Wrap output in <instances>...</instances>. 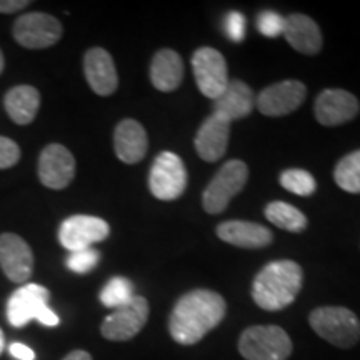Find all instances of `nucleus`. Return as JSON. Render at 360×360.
I'll use <instances>...</instances> for the list:
<instances>
[{"instance_id":"aec40b11","label":"nucleus","mask_w":360,"mask_h":360,"mask_svg":"<svg viewBox=\"0 0 360 360\" xmlns=\"http://www.w3.org/2000/svg\"><path fill=\"white\" fill-rule=\"evenodd\" d=\"M283 37L292 45V49L305 56H315L321 52L323 39L319 25L304 13H292L285 19Z\"/></svg>"},{"instance_id":"f8f14e48","label":"nucleus","mask_w":360,"mask_h":360,"mask_svg":"<svg viewBox=\"0 0 360 360\" xmlns=\"http://www.w3.org/2000/svg\"><path fill=\"white\" fill-rule=\"evenodd\" d=\"M307 96V87L299 80H282L265 87L259 97L255 98V105L260 114L267 117L289 115L302 105Z\"/></svg>"},{"instance_id":"b1692460","label":"nucleus","mask_w":360,"mask_h":360,"mask_svg":"<svg viewBox=\"0 0 360 360\" xmlns=\"http://www.w3.org/2000/svg\"><path fill=\"white\" fill-rule=\"evenodd\" d=\"M265 217L287 232H302L307 227V217L299 209L285 202H272L265 207Z\"/></svg>"},{"instance_id":"9d476101","label":"nucleus","mask_w":360,"mask_h":360,"mask_svg":"<svg viewBox=\"0 0 360 360\" xmlns=\"http://www.w3.org/2000/svg\"><path fill=\"white\" fill-rule=\"evenodd\" d=\"M13 37L22 47L47 49L62 37V25L56 17L42 12H30L17 19Z\"/></svg>"},{"instance_id":"c756f323","label":"nucleus","mask_w":360,"mask_h":360,"mask_svg":"<svg viewBox=\"0 0 360 360\" xmlns=\"http://www.w3.org/2000/svg\"><path fill=\"white\" fill-rule=\"evenodd\" d=\"M245 27H247V20L245 15L240 12H229L225 15L224 20V29L227 37L232 40V42H242L245 39Z\"/></svg>"},{"instance_id":"c9c22d12","label":"nucleus","mask_w":360,"mask_h":360,"mask_svg":"<svg viewBox=\"0 0 360 360\" xmlns=\"http://www.w3.org/2000/svg\"><path fill=\"white\" fill-rule=\"evenodd\" d=\"M2 70H4V53L0 51V74H2Z\"/></svg>"},{"instance_id":"2eb2a0df","label":"nucleus","mask_w":360,"mask_h":360,"mask_svg":"<svg viewBox=\"0 0 360 360\" xmlns=\"http://www.w3.org/2000/svg\"><path fill=\"white\" fill-rule=\"evenodd\" d=\"M0 267L15 283H24L32 276L34 254L17 233L7 232L0 236Z\"/></svg>"},{"instance_id":"f257e3e1","label":"nucleus","mask_w":360,"mask_h":360,"mask_svg":"<svg viewBox=\"0 0 360 360\" xmlns=\"http://www.w3.org/2000/svg\"><path fill=\"white\" fill-rule=\"evenodd\" d=\"M227 312L224 297L214 290L197 289L182 295L174 305L169 330L177 344L193 345L222 322Z\"/></svg>"},{"instance_id":"72a5a7b5","label":"nucleus","mask_w":360,"mask_h":360,"mask_svg":"<svg viewBox=\"0 0 360 360\" xmlns=\"http://www.w3.org/2000/svg\"><path fill=\"white\" fill-rule=\"evenodd\" d=\"M64 360H92V355L85 350H74V352L65 355Z\"/></svg>"},{"instance_id":"a878e982","label":"nucleus","mask_w":360,"mask_h":360,"mask_svg":"<svg viewBox=\"0 0 360 360\" xmlns=\"http://www.w3.org/2000/svg\"><path fill=\"white\" fill-rule=\"evenodd\" d=\"M134 285L129 278L114 277L101 292V302L109 309H119L134 299Z\"/></svg>"},{"instance_id":"2f4dec72","label":"nucleus","mask_w":360,"mask_h":360,"mask_svg":"<svg viewBox=\"0 0 360 360\" xmlns=\"http://www.w3.org/2000/svg\"><path fill=\"white\" fill-rule=\"evenodd\" d=\"M8 352L13 359L17 360H35V352L30 347H27V345L20 344V342H12L11 345H8Z\"/></svg>"},{"instance_id":"473e14b6","label":"nucleus","mask_w":360,"mask_h":360,"mask_svg":"<svg viewBox=\"0 0 360 360\" xmlns=\"http://www.w3.org/2000/svg\"><path fill=\"white\" fill-rule=\"evenodd\" d=\"M30 2L27 0H0V12L2 13H13L19 12L22 8L29 6Z\"/></svg>"},{"instance_id":"9b49d317","label":"nucleus","mask_w":360,"mask_h":360,"mask_svg":"<svg viewBox=\"0 0 360 360\" xmlns=\"http://www.w3.org/2000/svg\"><path fill=\"white\" fill-rule=\"evenodd\" d=\"M110 227L105 220L94 215H74L65 219L58 229V240L67 250L77 252L105 240Z\"/></svg>"},{"instance_id":"393cba45","label":"nucleus","mask_w":360,"mask_h":360,"mask_svg":"<svg viewBox=\"0 0 360 360\" xmlns=\"http://www.w3.org/2000/svg\"><path fill=\"white\" fill-rule=\"evenodd\" d=\"M334 180L342 191L360 193V150L342 157L339 164L335 165Z\"/></svg>"},{"instance_id":"6e6552de","label":"nucleus","mask_w":360,"mask_h":360,"mask_svg":"<svg viewBox=\"0 0 360 360\" xmlns=\"http://www.w3.org/2000/svg\"><path fill=\"white\" fill-rule=\"evenodd\" d=\"M192 69L197 87L205 97L215 101L224 92L229 79L227 62L222 53L212 47H200L192 57Z\"/></svg>"},{"instance_id":"f03ea898","label":"nucleus","mask_w":360,"mask_h":360,"mask_svg":"<svg viewBox=\"0 0 360 360\" xmlns=\"http://www.w3.org/2000/svg\"><path fill=\"white\" fill-rule=\"evenodd\" d=\"M302 267L294 260L270 262L255 276L252 283V299L260 309L282 310L294 302L302 289Z\"/></svg>"},{"instance_id":"1a4fd4ad","label":"nucleus","mask_w":360,"mask_h":360,"mask_svg":"<svg viewBox=\"0 0 360 360\" xmlns=\"http://www.w3.org/2000/svg\"><path fill=\"white\" fill-rule=\"evenodd\" d=\"M148 319V302L143 297L135 295L129 304L115 309L102 322L101 332L107 340L125 342L142 330Z\"/></svg>"},{"instance_id":"cd10ccee","label":"nucleus","mask_w":360,"mask_h":360,"mask_svg":"<svg viewBox=\"0 0 360 360\" xmlns=\"http://www.w3.org/2000/svg\"><path fill=\"white\" fill-rule=\"evenodd\" d=\"M101 259V254L96 249H84L77 252H70L69 259H67V267L75 274H87L92 269H96Z\"/></svg>"},{"instance_id":"7c9ffc66","label":"nucleus","mask_w":360,"mask_h":360,"mask_svg":"<svg viewBox=\"0 0 360 360\" xmlns=\"http://www.w3.org/2000/svg\"><path fill=\"white\" fill-rule=\"evenodd\" d=\"M20 159V148L12 139L0 135V169L13 167Z\"/></svg>"},{"instance_id":"ddd939ff","label":"nucleus","mask_w":360,"mask_h":360,"mask_svg":"<svg viewBox=\"0 0 360 360\" xmlns=\"http://www.w3.org/2000/svg\"><path fill=\"white\" fill-rule=\"evenodd\" d=\"M359 112V98L344 89H326L315 98V117L326 127L347 124Z\"/></svg>"},{"instance_id":"4be33fe9","label":"nucleus","mask_w":360,"mask_h":360,"mask_svg":"<svg viewBox=\"0 0 360 360\" xmlns=\"http://www.w3.org/2000/svg\"><path fill=\"white\" fill-rule=\"evenodd\" d=\"M184 62L172 49H162L152 58L150 80L160 92H174L182 84Z\"/></svg>"},{"instance_id":"c85d7f7f","label":"nucleus","mask_w":360,"mask_h":360,"mask_svg":"<svg viewBox=\"0 0 360 360\" xmlns=\"http://www.w3.org/2000/svg\"><path fill=\"white\" fill-rule=\"evenodd\" d=\"M257 29L264 37L276 39L278 35H283V29H285V19L281 13L274 11H264L259 13L257 17Z\"/></svg>"},{"instance_id":"4468645a","label":"nucleus","mask_w":360,"mask_h":360,"mask_svg":"<svg viewBox=\"0 0 360 360\" xmlns=\"http://www.w3.org/2000/svg\"><path fill=\"white\" fill-rule=\"evenodd\" d=\"M75 159L60 143H51L39 157V179L45 187L60 191L74 180Z\"/></svg>"},{"instance_id":"bb28decb","label":"nucleus","mask_w":360,"mask_h":360,"mask_svg":"<svg viewBox=\"0 0 360 360\" xmlns=\"http://www.w3.org/2000/svg\"><path fill=\"white\" fill-rule=\"evenodd\" d=\"M281 186L297 195H312L317 188L314 175L302 169H289L281 175Z\"/></svg>"},{"instance_id":"39448f33","label":"nucleus","mask_w":360,"mask_h":360,"mask_svg":"<svg viewBox=\"0 0 360 360\" xmlns=\"http://www.w3.org/2000/svg\"><path fill=\"white\" fill-rule=\"evenodd\" d=\"M238 352L247 360H287L292 354V340L277 326H254L242 332Z\"/></svg>"},{"instance_id":"423d86ee","label":"nucleus","mask_w":360,"mask_h":360,"mask_svg":"<svg viewBox=\"0 0 360 360\" xmlns=\"http://www.w3.org/2000/svg\"><path fill=\"white\" fill-rule=\"evenodd\" d=\"M249 169L242 160H229L202 193V204L209 214H220L227 209L231 200L245 187Z\"/></svg>"},{"instance_id":"f704fd0d","label":"nucleus","mask_w":360,"mask_h":360,"mask_svg":"<svg viewBox=\"0 0 360 360\" xmlns=\"http://www.w3.org/2000/svg\"><path fill=\"white\" fill-rule=\"evenodd\" d=\"M4 347H6V339H4V332L2 328H0V354H2Z\"/></svg>"},{"instance_id":"a211bd4d","label":"nucleus","mask_w":360,"mask_h":360,"mask_svg":"<svg viewBox=\"0 0 360 360\" xmlns=\"http://www.w3.org/2000/svg\"><path fill=\"white\" fill-rule=\"evenodd\" d=\"M220 240L242 249H262L272 244L274 236L264 225L247 220H229L217 227Z\"/></svg>"},{"instance_id":"7ed1b4c3","label":"nucleus","mask_w":360,"mask_h":360,"mask_svg":"<svg viewBox=\"0 0 360 360\" xmlns=\"http://www.w3.org/2000/svg\"><path fill=\"white\" fill-rule=\"evenodd\" d=\"M51 292L37 283H27L17 289L7 302V321L13 327H24L39 321L47 327L58 326V315L49 307Z\"/></svg>"},{"instance_id":"dca6fc26","label":"nucleus","mask_w":360,"mask_h":360,"mask_svg":"<svg viewBox=\"0 0 360 360\" xmlns=\"http://www.w3.org/2000/svg\"><path fill=\"white\" fill-rule=\"evenodd\" d=\"M85 79L97 96H112L119 87L114 58L105 49L94 47L84 57Z\"/></svg>"},{"instance_id":"0eeeda50","label":"nucleus","mask_w":360,"mask_h":360,"mask_svg":"<svg viewBox=\"0 0 360 360\" xmlns=\"http://www.w3.org/2000/svg\"><path fill=\"white\" fill-rule=\"evenodd\" d=\"M187 187V169L174 152L157 155L148 175V188L159 200H175Z\"/></svg>"},{"instance_id":"412c9836","label":"nucleus","mask_w":360,"mask_h":360,"mask_svg":"<svg viewBox=\"0 0 360 360\" xmlns=\"http://www.w3.org/2000/svg\"><path fill=\"white\" fill-rule=\"evenodd\" d=\"M115 154L125 164H137L147 154V132L134 119H125L115 127L114 134Z\"/></svg>"},{"instance_id":"f3484780","label":"nucleus","mask_w":360,"mask_h":360,"mask_svg":"<svg viewBox=\"0 0 360 360\" xmlns=\"http://www.w3.org/2000/svg\"><path fill=\"white\" fill-rule=\"evenodd\" d=\"M231 124L227 119L212 114L200 125L195 135V150L205 162H217L222 159L231 137Z\"/></svg>"},{"instance_id":"20e7f679","label":"nucleus","mask_w":360,"mask_h":360,"mask_svg":"<svg viewBox=\"0 0 360 360\" xmlns=\"http://www.w3.org/2000/svg\"><path fill=\"white\" fill-rule=\"evenodd\" d=\"M315 334L332 345L350 349L360 340V321L352 310L345 307H319L309 315Z\"/></svg>"},{"instance_id":"5701e85b","label":"nucleus","mask_w":360,"mask_h":360,"mask_svg":"<svg viewBox=\"0 0 360 360\" xmlns=\"http://www.w3.org/2000/svg\"><path fill=\"white\" fill-rule=\"evenodd\" d=\"M11 119L19 125L30 124L37 115L40 107V94L32 85H17L7 92L4 101Z\"/></svg>"},{"instance_id":"6ab92c4d","label":"nucleus","mask_w":360,"mask_h":360,"mask_svg":"<svg viewBox=\"0 0 360 360\" xmlns=\"http://www.w3.org/2000/svg\"><path fill=\"white\" fill-rule=\"evenodd\" d=\"M255 107V96L249 85L242 80H231L227 87L214 101V114H217L229 122L249 117Z\"/></svg>"}]
</instances>
